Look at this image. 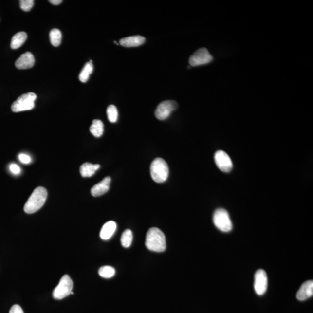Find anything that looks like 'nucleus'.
<instances>
[{
    "mask_svg": "<svg viewBox=\"0 0 313 313\" xmlns=\"http://www.w3.org/2000/svg\"><path fill=\"white\" fill-rule=\"evenodd\" d=\"M9 313H24L23 309L19 305H14L11 307Z\"/></svg>",
    "mask_w": 313,
    "mask_h": 313,
    "instance_id": "obj_26",
    "label": "nucleus"
},
{
    "mask_svg": "<svg viewBox=\"0 0 313 313\" xmlns=\"http://www.w3.org/2000/svg\"><path fill=\"white\" fill-rule=\"evenodd\" d=\"M150 174L152 179L157 183H163L169 175V167L166 161L162 158H157L151 163Z\"/></svg>",
    "mask_w": 313,
    "mask_h": 313,
    "instance_id": "obj_3",
    "label": "nucleus"
},
{
    "mask_svg": "<svg viewBox=\"0 0 313 313\" xmlns=\"http://www.w3.org/2000/svg\"><path fill=\"white\" fill-rule=\"evenodd\" d=\"M145 40V38L141 36H130L121 39L120 44L125 47H135L144 44Z\"/></svg>",
    "mask_w": 313,
    "mask_h": 313,
    "instance_id": "obj_14",
    "label": "nucleus"
},
{
    "mask_svg": "<svg viewBox=\"0 0 313 313\" xmlns=\"http://www.w3.org/2000/svg\"><path fill=\"white\" fill-rule=\"evenodd\" d=\"M115 270L113 267L105 266L100 267L99 270V275L105 278H110L115 275Z\"/></svg>",
    "mask_w": 313,
    "mask_h": 313,
    "instance_id": "obj_22",
    "label": "nucleus"
},
{
    "mask_svg": "<svg viewBox=\"0 0 313 313\" xmlns=\"http://www.w3.org/2000/svg\"><path fill=\"white\" fill-rule=\"evenodd\" d=\"M133 239L132 231L127 229L124 231L121 238V243L124 248H129L131 245Z\"/></svg>",
    "mask_w": 313,
    "mask_h": 313,
    "instance_id": "obj_21",
    "label": "nucleus"
},
{
    "mask_svg": "<svg viewBox=\"0 0 313 313\" xmlns=\"http://www.w3.org/2000/svg\"><path fill=\"white\" fill-rule=\"evenodd\" d=\"M100 167L99 164L84 163L80 166V174L84 178L91 177L95 174V172L100 168Z\"/></svg>",
    "mask_w": 313,
    "mask_h": 313,
    "instance_id": "obj_16",
    "label": "nucleus"
},
{
    "mask_svg": "<svg viewBox=\"0 0 313 313\" xmlns=\"http://www.w3.org/2000/svg\"><path fill=\"white\" fill-rule=\"evenodd\" d=\"M27 34L25 32H21L15 34L12 38L11 47L12 49L17 50L25 43L27 39Z\"/></svg>",
    "mask_w": 313,
    "mask_h": 313,
    "instance_id": "obj_17",
    "label": "nucleus"
},
{
    "mask_svg": "<svg viewBox=\"0 0 313 313\" xmlns=\"http://www.w3.org/2000/svg\"><path fill=\"white\" fill-rule=\"evenodd\" d=\"M90 132L96 138L100 137L104 131V126L102 121L94 120L90 127Z\"/></svg>",
    "mask_w": 313,
    "mask_h": 313,
    "instance_id": "obj_18",
    "label": "nucleus"
},
{
    "mask_svg": "<svg viewBox=\"0 0 313 313\" xmlns=\"http://www.w3.org/2000/svg\"><path fill=\"white\" fill-rule=\"evenodd\" d=\"M37 95L33 92L23 94L18 98L11 106V109L14 113L30 110L35 108V100Z\"/></svg>",
    "mask_w": 313,
    "mask_h": 313,
    "instance_id": "obj_4",
    "label": "nucleus"
},
{
    "mask_svg": "<svg viewBox=\"0 0 313 313\" xmlns=\"http://www.w3.org/2000/svg\"><path fill=\"white\" fill-rule=\"evenodd\" d=\"M117 224L113 221H109L103 226L100 231V236L103 240L110 239L116 230Z\"/></svg>",
    "mask_w": 313,
    "mask_h": 313,
    "instance_id": "obj_15",
    "label": "nucleus"
},
{
    "mask_svg": "<svg viewBox=\"0 0 313 313\" xmlns=\"http://www.w3.org/2000/svg\"><path fill=\"white\" fill-rule=\"evenodd\" d=\"M19 2L20 8L25 12L31 10L35 4V1L33 0H21Z\"/></svg>",
    "mask_w": 313,
    "mask_h": 313,
    "instance_id": "obj_24",
    "label": "nucleus"
},
{
    "mask_svg": "<svg viewBox=\"0 0 313 313\" xmlns=\"http://www.w3.org/2000/svg\"><path fill=\"white\" fill-rule=\"evenodd\" d=\"M268 285V278L265 271L258 270L255 275L254 289L258 295L262 296L266 293Z\"/></svg>",
    "mask_w": 313,
    "mask_h": 313,
    "instance_id": "obj_10",
    "label": "nucleus"
},
{
    "mask_svg": "<svg viewBox=\"0 0 313 313\" xmlns=\"http://www.w3.org/2000/svg\"><path fill=\"white\" fill-rule=\"evenodd\" d=\"M50 38L51 44L54 47H58L62 41V33L59 29H54L50 33Z\"/></svg>",
    "mask_w": 313,
    "mask_h": 313,
    "instance_id": "obj_20",
    "label": "nucleus"
},
{
    "mask_svg": "<svg viewBox=\"0 0 313 313\" xmlns=\"http://www.w3.org/2000/svg\"><path fill=\"white\" fill-rule=\"evenodd\" d=\"M107 115L110 122L112 123L117 122L118 113L117 109L114 105H111L109 106L107 109Z\"/></svg>",
    "mask_w": 313,
    "mask_h": 313,
    "instance_id": "obj_23",
    "label": "nucleus"
},
{
    "mask_svg": "<svg viewBox=\"0 0 313 313\" xmlns=\"http://www.w3.org/2000/svg\"><path fill=\"white\" fill-rule=\"evenodd\" d=\"M10 171L12 173H13L14 174L18 175L20 174V168L19 166L17 165V164H13L10 166Z\"/></svg>",
    "mask_w": 313,
    "mask_h": 313,
    "instance_id": "obj_27",
    "label": "nucleus"
},
{
    "mask_svg": "<svg viewBox=\"0 0 313 313\" xmlns=\"http://www.w3.org/2000/svg\"><path fill=\"white\" fill-rule=\"evenodd\" d=\"M313 295V281L304 282L296 294L297 299L300 301L306 300Z\"/></svg>",
    "mask_w": 313,
    "mask_h": 313,
    "instance_id": "obj_13",
    "label": "nucleus"
},
{
    "mask_svg": "<svg viewBox=\"0 0 313 313\" xmlns=\"http://www.w3.org/2000/svg\"><path fill=\"white\" fill-rule=\"evenodd\" d=\"M215 162L221 171L228 173L233 169V163L229 155L222 150L216 152L214 156Z\"/></svg>",
    "mask_w": 313,
    "mask_h": 313,
    "instance_id": "obj_9",
    "label": "nucleus"
},
{
    "mask_svg": "<svg viewBox=\"0 0 313 313\" xmlns=\"http://www.w3.org/2000/svg\"><path fill=\"white\" fill-rule=\"evenodd\" d=\"M74 283L69 275H64L60 279L59 283L53 291L55 299L62 300L71 295Z\"/></svg>",
    "mask_w": 313,
    "mask_h": 313,
    "instance_id": "obj_6",
    "label": "nucleus"
},
{
    "mask_svg": "<svg viewBox=\"0 0 313 313\" xmlns=\"http://www.w3.org/2000/svg\"><path fill=\"white\" fill-rule=\"evenodd\" d=\"M47 196V191L44 187H38L35 188L25 203L24 211L28 214L35 213L44 205Z\"/></svg>",
    "mask_w": 313,
    "mask_h": 313,
    "instance_id": "obj_2",
    "label": "nucleus"
},
{
    "mask_svg": "<svg viewBox=\"0 0 313 313\" xmlns=\"http://www.w3.org/2000/svg\"><path fill=\"white\" fill-rule=\"evenodd\" d=\"M145 244L146 247L151 251L164 252L166 247L165 235L158 228L152 227L148 230Z\"/></svg>",
    "mask_w": 313,
    "mask_h": 313,
    "instance_id": "obj_1",
    "label": "nucleus"
},
{
    "mask_svg": "<svg viewBox=\"0 0 313 313\" xmlns=\"http://www.w3.org/2000/svg\"><path fill=\"white\" fill-rule=\"evenodd\" d=\"M214 223L219 230L223 232H229L233 229L230 216L225 209L219 208L214 212Z\"/></svg>",
    "mask_w": 313,
    "mask_h": 313,
    "instance_id": "obj_5",
    "label": "nucleus"
},
{
    "mask_svg": "<svg viewBox=\"0 0 313 313\" xmlns=\"http://www.w3.org/2000/svg\"><path fill=\"white\" fill-rule=\"evenodd\" d=\"M49 2L51 3L52 4L57 5L61 4L62 1V0H50Z\"/></svg>",
    "mask_w": 313,
    "mask_h": 313,
    "instance_id": "obj_28",
    "label": "nucleus"
},
{
    "mask_svg": "<svg viewBox=\"0 0 313 313\" xmlns=\"http://www.w3.org/2000/svg\"><path fill=\"white\" fill-rule=\"evenodd\" d=\"M213 60V57L205 48H200L190 57L189 62L191 66L206 65Z\"/></svg>",
    "mask_w": 313,
    "mask_h": 313,
    "instance_id": "obj_7",
    "label": "nucleus"
},
{
    "mask_svg": "<svg viewBox=\"0 0 313 313\" xmlns=\"http://www.w3.org/2000/svg\"><path fill=\"white\" fill-rule=\"evenodd\" d=\"M93 70V66L92 63L87 62L84 66L83 70H82L80 75H79V79L82 83H86L90 78V75L92 74Z\"/></svg>",
    "mask_w": 313,
    "mask_h": 313,
    "instance_id": "obj_19",
    "label": "nucleus"
},
{
    "mask_svg": "<svg viewBox=\"0 0 313 313\" xmlns=\"http://www.w3.org/2000/svg\"><path fill=\"white\" fill-rule=\"evenodd\" d=\"M35 63L34 56L32 53H26L21 55L15 62V66L20 70L28 69L33 68Z\"/></svg>",
    "mask_w": 313,
    "mask_h": 313,
    "instance_id": "obj_11",
    "label": "nucleus"
},
{
    "mask_svg": "<svg viewBox=\"0 0 313 313\" xmlns=\"http://www.w3.org/2000/svg\"><path fill=\"white\" fill-rule=\"evenodd\" d=\"M111 182V178L108 176L103 179V180L95 185L91 188V194L93 197H99L103 194L107 193L110 187Z\"/></svg>",
    "mask_w": 313,
    "mask_h": 313,
    "instance_id": "obj_12",
    "label": "nucleus"
},
{
    "mask_svg": "<svg viewBox=\"0 0 313 313\" xmlns=\"http://www.w3.org/2000/svg\"><path fill=\"white\" fill-rule=\"evenodd\" d=\"M178 103L174 100H166L157 106L155 115L157 119L164 120L169 117L173 111L178 108Z\"/></svg>",
    "mask_w": 313,
    "mask_h": 313,
    "instance_id": "obj_8",
    "label": "nucleus"
},
{
    "mask_svg": "<svg viewBox=\"0 0 313 313\" xmlns=\"http://www.w3.org/2000/svg\"><path fill=\"white\" fill-rule=\"evenodd\" d=\"M18 157H19L20 162L23 164H28L32 162L31 157L25 154H20Z\"/></svg>",
    "mask_w": 313,
    "mask_h": 313,
    "instance_id": "obj_25",
    "label": "nucleus"
}]
</instances>
